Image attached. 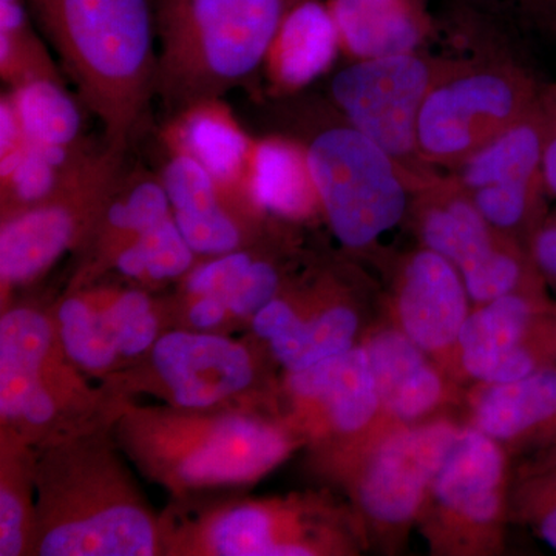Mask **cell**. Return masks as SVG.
Wrapping results in <instances>:
<instances>
[{
    "mask_svg": "<svg viewBox=\"0 0 556 556\" xmlns=\"http://www.w3.org/2000/svg\"><path fill=\"white\" fill-rule=\"evenodd\" d=\"M79 101L100 121L102 142L130 155L156 98L155 0H27Z\"/></svg>",
    "mask_w": 556,
    "mask_h": 556,
    "instance_id": "cell-1",
    "label": "cell"
},
{
    "mask_svg": "<svg viewBox=\"0 0 556 556\" xmlns=\"http://www.w3.org/2000/svg\"><path fill=\"white\" fill-rule=\"evenodd\" d=\"M298 0H155L156 100L167 116L257 75Z\"/></svg>",
    "mask_w": 556,
    "mask_h": 556,
    "instance_id": "cell-2",
    "label": "cell"
},
{
    "mask_svg": "<svg viewBox=\"0 0 556 556\" xmlns=\"http://www.w3.org/2000/svg\"><path fill=\"white\" fill-rule=\"evenodd\" d=\"M299 113L289 135L306 150L321 217L348 251L368 252L409 214L415 185L331 104Z\"/></svg>",
    "mask_w": 556,
    "mask_h": 556,
    "instance_id": "cell-3",
    "label": "cell"
},
{
    "mask_svg": "<svg viewBox=\"0 0 556 556\" xmlns=\"http://www.w3.org/2000/svg\"><path fill=\"white\" fill-rule=\"evenodd\" d=\"M541 89L510 60L448 61L417 121L420 159L433 169H452L526 115Z\"/></svg>",
    "mask_w": 556,
    "mask_h": 556,
    "instance_id": "cell-4",
    "label": "cell"
},
{
    "mask_svg": "<svg viewBox=\"0 0 556 556\" xmlns=\"http://www.w3.org/2000/svg\"><path fill=\"white\" fill-rule=\"evenodd\" d=\"M464 426L447 416L412 426L387 422L343 457L358 511L378 538L396 541L417 525L431 482Z\"/></svg>",
    "mask_w": 556,
    "mask_h": 556,
    "instance_id": "cell-5",
    "label": "cell"
},
{
    "mask_svg": "<svg viewBox=\"0 0 556 556\" xmlns=\"http://www.w3.org/2000/svg\"><path fill=\"white\" fill-rule=\"evenodd\" d=\"M508 452L464 426L439 468L417 525L438 555H492L503 548L510 514Z\"/></svg>",
    "mask_w": 556,
    "mask_h": 556,
    "instance_id": "cell-6",
    "label": "cell"
},
{
    "mask_svg": "<svg viewBox=\"0 0 556 556\" xmlns=\"http://www.w3.org/2000/svg\"><path fill=\"white\" fill-rule=\"evenodd\" d=\"M409 214L422 247L459 270L473 305L517 292L546 294L525 244L493 228L448 175L417 190Z\"/></svg>",
    "mask_w": 556,
    "mask_h": 556,
    "instance_id": "cell-7",
    "label": "cell"
},
{
    "mask_svg": "<svg viewBox=\"0 0 556 556\" xmlns=\"http://www.w3.org/2000/svg\"><path fill=\"white\" fill-rule=\"evenodd\" d=\"M447 62L420 51L354 61L328 87L329 104L396 161L416 192L439 175L420 159L417 121Z\"/></svg>",
    "mask_w": 556,
    "mask_h": 556,
    "instance_id": "cell-8",
    "label": "cell"
},
{
    "mask_svg": "<svg viewBox=\"0 0 556 556\" xmlns=\"http://www.w3.org/2000/svg\"><path fill=\"white\" fill-rule=\"evenodd\" d=\"M544 112L540 100L517 123L450 169L486 222L525 244L544 218Z\"/></svg>",
    "mask_w": 556,
    "mask_h": 556,
    "instance_id": "cell-9",
    "label": "cell"
},
{
    "mask_svg": "<svg viewBox=\"0 0 556 556\" xmlns=\"http://www.w3.org/2000/svg\"><path fill=\"white\" fill-rule=\"evenodd\" d=\"M130 155L105 148L86 170L51 199L3 218L0 230V277L3 287L30 283L64 252L83 243Z\"/></svg>",
    "mask_w": 556,
    "mask_h": 556,
    "instance_id": "cell-10",
    "label": "cell"
},
{
    "mask_svg": "<svg viewBox=\"0 0 556 556\" xmlns=\"http://www.w3.org/2000/svg\"><path fill=\"white\" fill-rule=\"evenodd\" d=\"M556 365V305L547 294L504 295L473 305L460 332V382H511Z\"/></svg>",
    "mask_w": 556,
    "mask_h": 556,
    "instance_id": "cell-11",
    "label": "cell"
},
{
    "mask_svg": "<svg viewBox=\"0 0 556 556\" xmlns=\"http://www.w3.org/2000/svg\"><path fill=\"white\" fill-rule=\"evenodd\" d=\"M179 437L156 455L181 485L240 484L265 477L291 453L292 439L283 428L249 416L179 426Z\"/></svg>",
    "mask_w": 556,
    "mask_h": 556,
    "instance_id": "cell-12",
    "label": "cell"
},
{
    "mask_svg": "<svg viewBox=\"0 0 556 556\" xmlns=\"http://www.w3.org/2000/svg\"><path fill=\"white\" fill-rule=\"evenodd\" d=\"M459 270L438 252L416 249L397 263L391 285L393 325L460 382L457 348L473 306Z\"/></svg>",
    "mask_w": 556,
    "mask_h": 556,
    "instance_id": "cell-13",
    "label": "cell"
},
{
    "mask_svg": "<svg viewBox=\"0 0 556 556\" xmlns=\"http://www.w3.org/2000/svg\"><path fill=\"white\" fill-rule=\"evenodd\" d=\"M287 388L306 430L317 438L338 439L343 457L387 424L362 345L289 372Z\"/></svg>",
    "mask_w": 556,
    "mask_h": 556,
    "instance_id": "cell-14",
    "label": "cell"
},
{
    "mask_svg": "<svg viewBox=\"0 0 556 556\" xmlns=\"http://www.w3.org/2000/svg\"><path fill=\"white\" fill-rule=\"evenodd\" d=\"M332 274L318 277L317 303L306 316L298 295H280L252 317L258 338L268 340L270 351L288 372L302 371L356 346L361 317Z\"/></svg>",
    "mask_w": 556,
    "mask_h": 556,
    "instance_id": "cell-15",
    "label": "cell"
},
{
    "mask_svg": "<svg viewBox=\"0 0 556 556\" xmlns=\"http://www.w3.org/2000/svg\"><path fill=\"white\" fill-rule=\"evenodd\" d=\"M153 367L182 408L212 407L254 380L247 348L214 334L174 331L156 340Z\"/></svg>",
    "mask_w": 556,
    "mask_h": 556,
    "instance_id": "cell-16",
    "label": "cell"
},
{
    "mask_svg": "<svg viewBox=\"0 0 556 556\" xmlns=\"http://www.w3.org/2000/svg\"><path fill=\"white\" fill-rule=\"evenodd\" d=\"M362 346L387 422L412 426L434 419L452 402L455 380L394 325L369 332Z\"/></svg>",
    "mask_w": 556,
    "mask_h": 556,
    "instance_id": "cell-17",
    "label": "cell"
},
{
    "mask_svg": "<svg viewBox=\"0 0 556 556\" xmlns=\"http://www.w3.org/2000/svg\"><path fill=\"white\" fill-rule=\"evenodd\" d=\"M467 412V426L507 452H541L556 441V365L511 382L475 383Z\"/></svg>",
    "mask_w": 556,
    "mask_h": 556,
    "instance_id": "cell-18",
    "label": "cell"
},
{
    "mask_svg": "<svg viewBox=\"0 0 556 556\" xmlns=\"http://www.w3.org/2000/svg\"><path fill=\"white\" fill-rule=\"evenodd\" d=\"M53 328L38 311H9L0 321V412L3 419L42 427L56 415L43 382L53 350Z\"/></svg>",
    "mask_w": 556,
    "mask_h": 556,
    "instance_id": "cell-19",
    "label": "cell"
},
{
    "mask_svg": "<svg viewBox=\"0 0 556 556\" xmlns=\"http://www.w3.org/2000/svg\"><path fill=\"white\" fill-rule=\"evenodd\" d=\"M324 525L299 508L243 504L217 515L204 530V544L219 556H309L338 548Z\"/></svg>",
    "mask_w": 556,
    "mask_h": 556,
    "instance_id": "cell-20",
    "label": "cell"
},
{
    "mask_svg": "<svg viewBox=\"0 0 556 556\" xmlns=\"http://www.w3.org/2000/svg\"><path fill=\"white\" fill-rule=\"evenodd\" d=\"M340 51L338 25L328 3L298 0L285 14L263 62L269 93L287 98L305 89L328 72Z\"/></svg>",
    "mask_w": 556,
    "mask_h": 556,
    "instance_id": "cell-21",
    "label": "cell"
},
{
    "mask_svg": "<svg viewBox=\"0 0 556 556\" xmlns=\"http://www.w3.org/2000/svg\"><path fill=\"white\" fill-rule=\"evenodd\" d=\"M254 139L223 98L200 101L167 116L160 131L164 149L188 153L222 185L247 195V172Z\"/></svg>",
    "mask_w": 556,
    "mask_h": 556,
    "instance_id": "cell-22",
    "label": "cell"
},
{
    "mask_svg": "<svg viewBox=\"0 0 556 556\" xmlns=\"http://www.w3.org/2000/svg\"><path fill=\"white\" fill-rule=\"evenodd\" d=\"M340 49L351 60H375L422 49L433 31L428 0H328Z\"/></svg>",
    "mask_w": 556,
    "mask_h": 556,
    "instance_id": "cell-23",
    "label": "cell"
},
{
    "mask_svg": "<svg viewBox=\"0 0 556 556\" xmlns=\"http://www.w3.org/2000/svg\"><path fill=\"white\" fill-rule=\"evenodd\" d=\"M247 190L266 217L299 223L321 215L306 150L292 135L274 134L254 139Z\"/></svg>",
    "mask_w": 556,
    "mask_h": 556,
    "instance_id": "cell-24",
    "label": "cell"
},
{
    "mask_svg": "<svg viewBox=\"0 0 556 556\" xmlns=\"http://www.w3.org/2000/svg\"><path fill=\"white\" fill-rule=\"evenodd\" d=\"M156 552L152 518L137 504L116 501L87 507L43 532V556H149Z\"/></svg>",
    "mask_w": 556,
    "mask_h": 556,
    "instance_id": "cell-25",
    "label": "cell"
},
{
    "mask_svg": "<svg viewBox=\"0 0 556 556\" xmlns=\"http://www.w3.org/2000/svg\"><path fill=\"white\" fill-rule=\"evenodd\" d=\"M170 215L169 197L159 172L129 160L84 240L91 251L87 270L113 266L124 249Z\"/></svg>",
    "mask_w": 556,
    "mask_h": 556,
    "instance_id": "cell-26",
    "label": "cell"
},
{
    "mask_svg": "<svg viewBox=\"0 0 556 556\" xmlns=\"http://www.w3.org/2000/svg\"><path fill=\"white\" fill-rule=\"evenodd\" d=\"M25 134L33 144H89L86 118L90 115L78 94L56 79H36L7 90Z\"/></svg>",
    "mask_w": 556,
    "mask_h": 556,
    "instance_id": "cell-27",
    "label": "cell"
},
{
    "mask_svg": "<svg viewBox=\"0 0 556 556\" xmlns=\"http://www.w3.org/2000/svg\"><path fill=\"white\" fill-rule=\"evenodd\" d=\"M33 22L27 0H0V76L9 89L36 79L65 83Z\"/></svg>",
    "mask_w": 556,
    "mask_h": 556,
    "instance_id": "cell-28",
    "label": "cell"
},
{
    "mask_svg": "<svg viewBox=\"0 0 556 556\" xmlns=\"http://www.w3.org/2000/svg\"><path fill=\"white\" fill-rule=\"evenodd\" d=\"M195 257L170 215L124 249L113 266L124 277L156 283L188 276Z\"/></svg>",
    "mask_w": 556,
    "mask_h": 556,
    "instance_id": "cell-29",
    "label": "cell"
},
{
    "mask_svg": "<svg viewBox=\"0 0 556 556\" xmlns=\"http://www.w3.org/2000/svg\"><path fill=\"white\" fill-rule=\"evenodd\" d=\"M60 327L62 346L79 367L101 371L119 356L115 340L102 324L100 311L86 299L70 298L62 303Z\"/></svg>",
    "mask_w": 556,
    "mask_h": 556,
    "instance_id": "cell-30",
    "label": "cell"
},
{
    "mask_svg": "<svg viewBox=\"0 0 556 556\" xmlns=\"http://www.w3.org/2000/svg\"><path fill=\"white\" fill-rule=\"evenodd\" d=\"M453 13L497 35L515 27L556 31V0H453Z\"/></svg>",
    "mask_w": 556,
    "mask_h": 556,
    "instance_id": "cell-31",
    "label": "cell"
},
{
    "mask_svg": "<svg viewBox=\"0 0 556 556\" xmlns=\"http://www.w3.org/2000/svg\"><path fill=\"white\" fill-rule=\"evenodd\" d=\"M98 311L105 328L115 339L119 356H138L155 342L159 320L144 292H121Z\"/></svg>",
    "mask_w": 556,
    "mask_h": 556,
    "instance_id": "cell-32",
    "label": "cell"
},
{
    "mask_svg": "<svg viewBox=\"0 0 556 556\" xmlns=\"http://www.w3.org/2000/svg\"><path fill=\"white\" fill-rule=\"evenodd\" d=\"M510 514L556 552V470H525L510 497Z\"/></svg>",
    "mask_w": 556,
    "mask_h": 556,
    "instance_id": "cell-33",
    "label": "cell"
},
{
    "mask_svg": "<svg viewBox=\"0 0 556 556\" xmlns=\"http://www.w3.org/2000/svg\"><path fill=\"white\" fill-rule=\"evenodd\" d=\"M258 255L257 249L252 251V249L241 248L228 254L208 258L207 262L189 270L185 281L186 292L195 299L214 295L226 303L229 292Z\"/></svg>",
    "mask_w": 556,
    "mask_h": 556,
    "instance_id": "cell-34",
    "label": "cell"
},
{
    "mask_svg": "<svg viewBox=\"0 0 556 556\" xmlns=\"http://www.w3.org/2000/svg\"><path fill=\"white\" fill-rule=\"evenodd\" d=\"M281 285L283 276L278 263L260 254L229 292L226 299L229 313L239 317H254L280 294Z\"/></svg>",
    "mask_w": 556,
    "mask_h": 556,
    "instance_id": "cell-35",
    "label": "cell"
},
{
    "mask_svg": "<svg viewBox=\"0 0 556 556\" xmlns=\"http://www.w3.org/2000/svg\"><path fill=\"white\" fill-rule=\"evenodd\" d=\"M25 511L9 486L0 490V555L16 556L24 548Z\"/></svg>",
    "mask_w": 556,
    "mask_h": 556,
    "instance_id": "cell-36",
    "label": "cell"
},
{
    "mask_svg": "<svg viewBox=\"0 0 556 556\" xmlns=\"http://www.w3.org/2000/svg\"><path fill=\"white\" fill-rule=\"evenodd\" d=\"M527 251L544 281L556 288V212L533 230Z\"/></svg>",
    "mask_w": 556,
    "mask_h": 556,
    "instance_id": "cell-37",
    "label": "cell"
},
{
    "mask_svg": "<svg viewBox=\"0 0 556 556\" xmlns=\"http://www.w3.org/2000/svg\"><path fill=\"white\" fill-rule=\"evenodd\" d=\"M541 105L544 112V182L547 193L556 197V84L543 86Z\"/></svg>",
    "mask_w": 556,
    "mask_h": 556,
    "instance_id": "cell-38",
    "label": "cell"
},
{
    "mask_svg": "<svg viewBox=\"0 0 556 556\" xmlns=\"http://www.w3.org/2000/svg\"><path fill=\"white\" fill-rule=\"evenodd\" d=\"M226 313H229V309L222 299L204 295V298H197L195 303L190 306L189 320L195 328L211 329L218 327L225 320Z\"/></svg>",
    "mask_w": 556,
    "mask_h": 556,
    "instance_id": "cell-39",
    "label": "cell"
},
{
    "mask_svg": "<svg viewBox=\"0 0 556 556\" xmlns=\"http://www.w3.org/2000/svg\"><path fill=\"white\" fill-rule=\"evenodd\" d=\"M525 470H556V441L548 447L538 452L535 459Z\"/></svg>",
    "mask_w": 556,
    "mask_h": 556,
    "instance_id": "cell-40",
    "label": "cell"
}]
</instances>
